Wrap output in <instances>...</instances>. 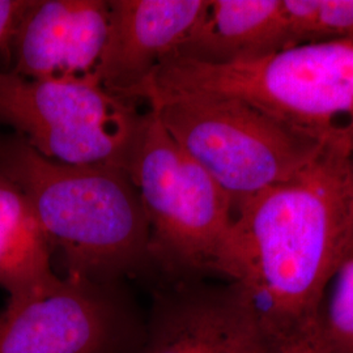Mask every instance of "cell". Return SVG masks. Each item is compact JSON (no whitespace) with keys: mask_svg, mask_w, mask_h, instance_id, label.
Wrapping results in <instances>:
<instances>
[{"mask_svg":"<svg viewBox=\"0 0 353 353\" xmlns=\"http://www.w3.org/2000/svg\"><path fill=\"white\" fill-rule=\"evenodd\" d=\"M140 100L176 144L225 191L233 211L312 164L318 139L233 97L147 87Z\"/></svg>","mask_w":353,"mask_h":353,"instance_id":"cell-4","label":"cell"},{"mask_svg":"<svg viewBox=\"0 0 353 353\" xmlns=\"http://www.w3.org/2000/svg\"><path fill=\"white\" fill-rule=\"evenodd\" d=\"M51 252L26 194L0 173V288L10 303L45 296L61 284Z\"/></svg>","mask_w":353,"mask_h":353,"instance_id":"cell-12","label":"cell"},{"mask_svg":"<svg viewBox=\"0 0 353 353\" xmlns=\"http://www.w3.org/2000/svg\"><path fill=\"white\" fill-rule=\"evenodd\" d=\"M330 353H353V255L328 284L316 318Z\"/></svg>","mask_w":353,"mask_h":353,"instance_id":"cell-14","label":"cell"},{"mask_svg":"<svg viewBox=\"0 0 353 353\" xmlns=\"http://www.w3.org/2000/svg\"><path fill=\"white\" fill-rule=\"evenodd\" d=\"M0 173L26 194L67 276L121 284L153 268L150 223L125 169L57 163L14 134L0 137Z\"/></svg>","mask_w":353,"mask_h":353,"instance_id":"cell-2","label":"cell"},{"mask_svg":"<svg viewBox=\"0 0 353 353\" xmlns=\"http://www.w3.org/2000/svg\"><path fill=\"white\" fill-rule=\"evenodd\" d=\"M143 115L134 101L99 84L29 80L0 70V126L57 163L127 172Z\"/></svg>","mask_w":353,"mask_h":353,"instance_id":"cell-6","label":"cell"},{"mask_svg":"<svg viewBox=\"0 0 353 353\" xmlns=\"http://www.w3.org/2000/svg\"><path fill=\"white\" fill-rule=\"evenodd\" d=\"M30 0H0V48H7Z\"/></svg>","mask_w":353,"mask_h":353,"instance_id":"cell-16","label":"cell"},{"mask_svg":"<svg viewBox=\"0 0 353 353\" xmlns=\"http://www.w3.org/2000/svg\"><path fill=\"white\" fill-rule=\"evenodd\" d=\"M109 1L30 0L7 48L8 71L29 80L100 83Z\"/></svg>","mask_w":353,"mask_h":353,"instance_id":"cell-9","label":"cell"},{"mask_svg":"<svg viewBox=\"0 0 353 353\" xmlns=\"http://www.w3.org/2000/svg\"><path fill=\"white\" fill-rule=\"evenodd\" d=\"M145 316L122 283L65 276L0 312V353H141Z\"/></svg>","mask_w":353,"mask_h":353,"instance_id":"cell-7","label":"cell"},{"mask_svg":"<svg viewBox=\"0 0 353 353\" xmlns=\"http://www.w3.org/2000/svg\"><path fill=\"white\" fill-rule=\"evenodd\" d=\"M276 341L240 281L165 279L153 292L141 353H270Z\"/></svg>","mask_w":353,"mask_h":353,"instance_id":"cell-8","label":"cell"},{"mask_svg":"<svg viewBox=\"0 0 353 353\" xmlns=\"http://www.w3.org/2000/svg\"><path fill=\"white\" fill-rule=\"evenodd\" d=\"M250 290L275 339L316 319L328 284L353 255V160L341 131L312 164L236 211Z\"/></svg>","mask_w":353,"mask_h":353,"instance_id":"cell-1","label":"cell"},{"mask_svg":"<svg viewBox=\"0 0 353 353\" xmlns=\"http://www.w3.org/2000/svg\"><path fill=\"white\" fill-rule=\"evenodd\" d=\"M151 229L153 268L168 280L245 279L230 199L148 108L128 163Z\"/></svg>","mask_w":353,"mask_h":353,"instance_id":"cell-3","label":"cell"},{"mask_svg":"<svg viewBox=\"0 0 353 353\" xmlns=\"http://www.w3.org/2000/svg\"><path fill=\"white\" fill-rule=\"evenodd\" d=\"M343 132H344V135L347 137V140H348L350 151H351V156H352L353 160V118L345 125V127L343 128Z\"/></svg>","mask_w":353,"mask_h":353,"instance_id":"cell-17","label":"cell"},{"mask_svg":"<svg viewBox=\"0 0 353 353\" xmlns=\"http://www.w3.org/2000/svg\"><path fill=\"white\" fill-rule=\"evenodd\" d=\"M290 48L293 42L283 0H208L201 21L173 57L227 64Z\"/></svg>","mask_w":353,"mask_h":353,"instance_id":"cell-11","label":"cell"},{"mask_svg":"<svg viewBox=\"0 0 353 353\" xmlns=\"http://www.w3.org/2000/svg\"><path fill=\"white\" fill-rule=\"evenodd\" d=\"M147 87L233 97L327 140L353 118V39L303 43L265 58L227 64L170 57L143 90Z\"/></svg>","mask_w":353,"mask_h":353,"instance_id":"cell-5","label":"cell"},{"mask_svg":"<svg viewBox=\"0 0 353 353\" xmlns=\"http://www.w3.org/2000/svg\"><path fill=\"white\" fill-rule=\"evenodd\" d=\"M293 46L353 39V0H283Z\"/></svg>","mask_w":353,"mask_h":353,"instance_id":"cell-13","label":"cell"},{"mask_svg":"<svg viewBox=\"0 0 353 353\" xmlns=\"http://www.w3.org/2000/svg\"><path fill=\"white\" fill-rule=\"evenodd\" d=\"M208 0H110L100 83L130 101L198 26Z\"/></svg>","mask_w":353,"mask_h":353,"instance_id":"cell-10","label":"cell"},{"mask_svg":"<svg viewBox=\"0 0 353 353\" xmlns=\"http://www.w3.org/2000/svg\"><path fill=\"white\" fill-rule=\"evenodd\" d=\"M270 353H330L322 339L316 319L305 327L279 339Z\"/></svg>","mask_w":353,"mask_h":353,"instance_id":"cell-15","label":"cell"}]
</instances>
